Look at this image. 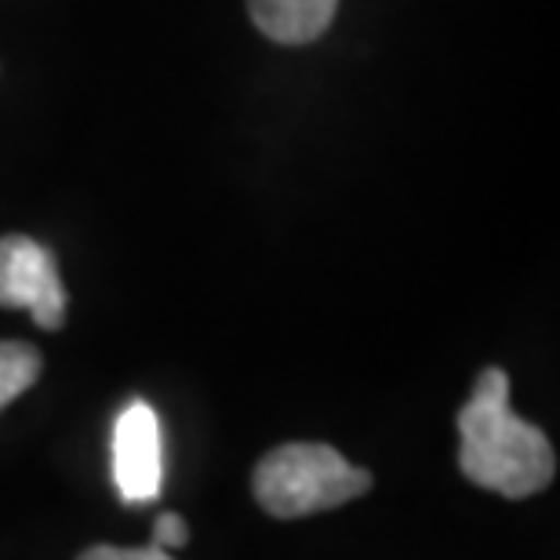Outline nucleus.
<instances>
[{
  "label": "nucleus",
  "instance_id": "6",
  "mask_svg": "<svg viewBox=\"0 0 560 560\" xmlns=\"http://www.w3.org/2000/svg\"><path fill=\"white\" fill-rule=\"evenodd\" d=\"M40 368H44V361H40L37 346L0 342V411L37 383Z\"/></svg>",
  "mask_w": 560,
  "mask_h": 560
},
{
  "label": "nucleus",
  "instance_id": "1",
  "mask_svg": "<svg viewBox=\"0 0 560 560\" xmlns=\"http://www.w3.org/2000/svg\"><path fill=\"white\" fill-rule=\"evenodd\" d=\"M458 469L477 488L506 499H528L557 474L553 444L539 425L510 408V375L485 368L474 394L458 411Z\"/></svg>",
  "mask_w": 560,
  "mask_h": 560
},
{
  "label": "nucleus",
  "instance_id": "2",
  "mask_svg": "<svg viewBox=\"0 0 560 560\" xmlns=\"http://www.w3.org/2000/svg\"><path fill=\"white\" fill-rule=\"evenodd\" d=\"M372 488V474L328 444H280L255 466L252 491L273 517H310L335 510Z\"/></svg>",
  "mask_w": 560,
  "mask_h": 560
},
{
  "label": "nucleus",
  "instance_id": "8",
  "mask_svg": "<svg viewBox=\"0 0 560 560\" xmlns=\"http://www.w3.org/2000/svg\"><path fill=\"white\" fill-rule=\"evenodd\" d=\"M77 560H175L167 550H156V546H136V550H125V546H92Z\"/></svg>",
  "mask_w": 560,
  "mask_h": 560
},
{
  "label": "nucleus",
  "instance_id": "3",
  "mask_svg": "<svg viewBox=\"0 0 560 560\" xmlns=\"http://www.w3.org/2000/svg\"><path fill=\"white\" fill-rule=\"evenodd\" d=\"M0 306L30 310V317L48 331L66 324V288L55 255L22 233L0 241Z\"/></svg>",
  "mask_w": 560,
  "mask_h": 560
},
{
  "label": "nucleus",
  "instance_id": "5",
  "mask_svg": "<svg viewBox=\"0 0 560 560\" xmlns=\"http://www.w3.org/2000/svg\"><path fill=\"white\" fill-rule=\"evenodd\" d=\"M339 0H248V15L262 37L277 44H310L328 33Z\"/></svg>",
  "mask_w": 560,
  "mask_h": 560
},
{
  "label": "nucleus",
  "instance_id": "7",
  "mask_svg": "<svg viewBox=\"0 0 560 560\" xmlns=\"http://www.w3.org/2000/svg\"><path fill=\"white\" fill-rule=\"evenodd\" d=\"M186 542H189L186 521L178 517V513H161V517H156V524H153V542L150 546L172 553V550H183Z\"/></svg>",
  "mask_w": 560,
  "mask_h": 560
},
{
  "label": "nucleus",
  "instance_id": "4",
  "mask_svg": "<svg viewBox=\"0 0 560 560\" xmlns=\"http://www.w3.org/2000/svg\"><path fill=\"white\" fill-rule=\"evenodd\" d=\"M114 485L128 506H145L164 488L161 422L145 400H131L114 422Z\"/></svg>",
  "mask_w": 560,
  "mask_h": 560
}]
</instances>
